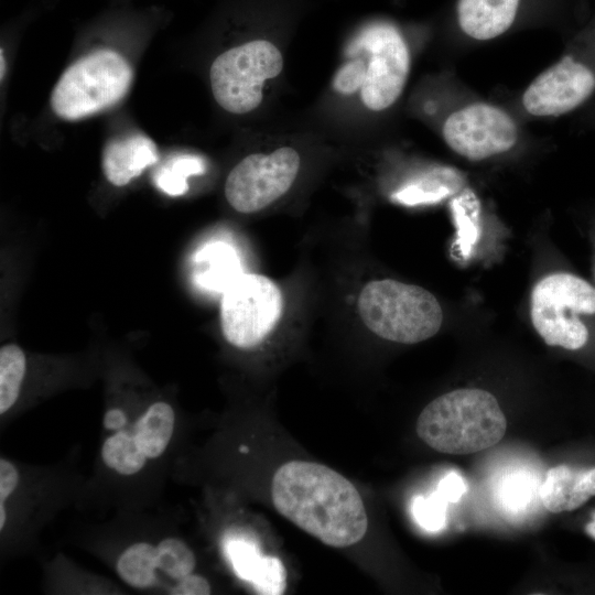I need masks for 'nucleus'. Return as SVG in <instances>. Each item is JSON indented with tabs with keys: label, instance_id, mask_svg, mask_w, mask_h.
Listing matches in <instances>:
<instances>
[{
	"label": "nucleus",
	"instance_id": "nucleus-1",
	"mask_svg": "<svg viewBox=\"0 0 595 595\" xmlns=\"http://www.w3.org/2000/svg\"><path fill=\"white\" fill-rule=\"evenodd\" d=\"M271 498L279 513L326 545L350 547L367 532L358 490L326 465L306 461L281 465L271 482Z\"/></svg>",
	"mask_w": 595,
	"mask_h": 595
},
{
	"label": "nucleus",
	"instance_id": "nucleus-2",
	"mask_svg": "<svg viewBox=\"0 0 595 595\" xmlns=\"http://www.w3.org/2000/svg\"><path fill=\"white\" fill-rule=\"evenodd\" d=\"M436 117L442 140L456 154L479 162L513 151L524 139L518 117L469 90L456 77L444 83L440 100L424 105Z\"/></svg>",
	"mask_w": 595,
	"mask_h": 595
},
{
	"label": "nucleus",
	"instance_id": "nucleus-3",
	"mask_svg": "<svg viewBox=\"0 0 595 595\" xmlns=\"http://www.w3.org/2000/svg\"><path fill=\"white\" fill-rule=\"evenodd\" d=\"M507 420L490 392L464 388L431 401L416 421L418 436L433 450L464 455L486 450L505 435Z\"/></svg>",
	"mask_w": 595,
	"mask_h": 595
},
{
	"label": "nucleus",
	"instance_id": "nucleus-4",
	"mask_svg": "<svg viewBox=\"0 0 595 595\" xmlns=\"http://www.w3.org/2000/svg\"><path fill=\"white\" fill-rule=\"evenodd\" d=\"M594 94L595 12L580 24L559 60L523 89L518 109L527 118H558L584 107Z\"/></svg>",
	"mask_w": 595,
	"mask_h": 595
},
{
	"label": "nucleus",
	"instance_id": "nucleus-5",
	"mask_svg": "<svg viewBox=\"0 0 595 595\" xmlns=\"http://www.w3.org/2000/svg\"><path fill=\"white\" fill-rule=\"evenodd\" d=\"M357 305L369 331L400 344H416L434 336L443 321L442 307L431 292L392 279L367 283Z\"/></svg>",
	"mask_w": 595,
	"mask_h": 595
},
{
	"label": "nucleus",
	"instance_id": "nucleus-6",
	"mask_svg": "<svg viewBox=\"0 0 595 595\" xmlns=\"http://www.w3.org/2000/svg\"><path fill=\"white\" fill-rule=\"evenodd\" d=\"M133 71L113 50H96L69 65L56 82L50 98L53 112L75 121L119 102L129 91Z\"/></svg>",
	"mask_w": 595,
	"mask_h": 595
},
{
	"label": "nucleus",
	"instance_id": "nucleus-7",
	"mask_svg": "<svg viewBox=\"0 0 595 595\" xmlns=\"http://www.w3.org/2000/svg\"><path fill=\"white\" fill-rule=\"evenodd\" d=\"M595 314V288L585 279L552 273L541 279L531 293V322L544 343L567 350L583 348L588 328L581 315Z\"/></svg>",
	"mask_w": 595,
	"mask_h": 595
},
{
	"label": "nucleus",
	"instance_id": "nucleus-8",
	"mask_svg": "<svg viewBox=\"0 0 595 595\" xmlns=\"http://www.w3.org/2000/svg\"><path fill=\"white\" fill-rule=\"evenodd\" d=\"M365 61L360 98L365 107L382 111L403 93L411 71L412 53L405 32L397 22L377 19L366 23L351 46Z\"/></svg>",
	"mask_w": 595,
	"mask_h": 595
},
{
	"label": "nucleus",
	"instance_id": "nucleus-9",
	"mask_svg": "<svg viewBox=\"0 0 595 595\" xmlns=\"http://www.w3.org/2000/svg\"><path fill=\"white\" fill-rule=\"evenodd\" d=\"M283 68V56L269 40L256 39L232 46L212 63L209 82L216 102L226 111L242 115L259 107L263 86Z\"/></svg>",
	"mask_w": 595,
	"mask_h": 595
},
{
	"label": "nucleus",
	"instance_id": "nucleus-10",
	"mask_svg": "<svg viewBox=\"0 0 595 595\" xmlns=\"http://www.w3.org/2000/svg\"><path fill=\"white\" fill-rule=\"evenodd\" d=\"M569 15L581 24L578 0H455V32L470 42H488L510 32L562 22Z\"/></svg>",
	"mask_w": 595,
	"mask_h": 595
},
{
	"label": "nucleus",
	"instance_id": "nucleus-11",
	"mask_svg": "<svg viewBox=\"0 0 595 595\" xmlns=\"http://www.w3.org/2000/svg\"><path fill=\"white\" fill-rule=\"evenodd\" d=\"M281 312L278 285L266 275L244 272L223 292V334L238 348L255 347L272 332Z\"/></svg>",
	"mask_w": 595,
	"mask_h": 595
},
{
	"label": "nucleus",
	"instance_id": "nucleus-12",
	"mask_svg": "<svg viewBox=\"0 0 595 595\" xmlns=\"http://www.w3.org/2000/svg\"><path fill=\"white\" fill-rule=\"evenodd\" d=\"M299 169L300 155L290 147L249 154L229 172L225 183L226 199L239 213L259 212L290 190Z\"/></svg>",
	"mask_w": 595,
	"mask_h": 595
},
{
	"label": "nucleus",
	"instance_id": "nucleus-13",
	"mask_svg": "<svg viewBox=\"0 0 595 595\" xmlns=\"http://www.w3.org/2000/svg\"><path fill=\"white\" fill-rule=\"evenodd\" d=\"M174 423V411L169 403H152L131 428L116 431L105 440L104 464L123 476L138 474L148 459H155L165 452Z\"/></svg>",
	"mask_w": 595,
	"mask_h": 595
},
{
	"label": "nucleus",
	"instance_id": "nucleus-14",
	"mask_svg": "<svg viewBox=\"0 0 595 595\" xmlns=\"http://www.w3.org/2000/svg\"><path fill=\"white\" fill-rule=\"evenodd\" d=\"M159 159L156 144L144 134L109 140L101 154L104 175L115 186H125Z\"/></svg>",
	"mask_w": 595,
	"mask_h": 595
},
{
	"label": "nucleus",
	"instance_id": "nucleus-15",
	"mask_svg": "<svg viewBox=\"0 0 595 595\" xmlns=\"http://www.w3.org/2000/svg\"><path fill=\"white\" fill-rule=\"evenodd\" d=\"M226 550L238 576L252 583L258 594H283L286 571L279 558L263 555L259 547L245 539L229 541Z\"/></svg>",
	"mask_w": 595,
	"mask_h": 595
},
{
	"label": "nucleus",
	"instance_id": "nucleus-16",
	"mask_svg": "<svg viewBox=\"0 0 595 595\" xmlns=\"http://www.w3.org/2000/svg\"><path fill=\"white\" fill-rule=\"evenodd\" d=\"M595 497V467L574 469L558 465L548 470L540 487V499L552 513L572 511Z\"/></svg>",
	"mask_w": 595,
	"mask_h": 595
},
{
	"label": "nucleus",
	"instance_id": "nucleus-17",
	"mask_svg": "<svg viewBox=\"0 0 595 595\" xmlns=\"http://www.w3.org/2000/svg\"><path fill=\"white\" fill-rule=\"evenodd\" d=\"M242 273L237 251L221 240L205 244L192 260L194 282L209 292L223 293Z\"/></svg>",
	"mask_w": 595,
	"mask_h": 595
},
{
	"label": "nucleus",
	"instance_id": "nucleus-18",
	"mask_svg": "<svg viewBox=\"0 0 595 595\" xmlns=\"http://www.w3.org/2000/svg\"><path fill=\"white\" fill-rule=\"evenodd\" d=\"M158 549L148 542L129 545L119 555L116 564L120 578L129 586L145 589L156 582Z\"/></svg>",
	"mask_w": 595,
	"mask_h": 595
},
{
	"label": "nucleus",
	"instance_id": "nucleus-19",
	"mask_svg": "<svg viewBox=\"0 0 595 595\" xmlns=\"http://www.w3.org/2000/svg\"><path fill=\"white\" fill-rule=\"evenodd\" d=\"M26 369L23 350L15 344L0 349V413H7L17 402Z\"/></svg>",
	"mask_w": 595,
	"mask_h": 595
},
{
	"label": "nucleus",
	"instance_id": "nucleus-20",
	"mask_svg": "<svg viewBox=\"0 0 595 595\" xmlns=\"http://www.w3.org/2000/svg\"><path fill=\"white\" fill-rule=\"evenodd\" d=\"M205 164L194 155H178L162 165L153 177L155 186L170 196H180L187 192V178L203 173Z\"/></svg>",
	"mask_w": 595,
	"mask_h": 595
},
{
	"label": "nucleus",
	"instance_id": "nucleus-21",
	"mask_svg": "<svg viewBox=\"0 0 595 595\" xmlns=\"http://www.w3.org/2000/svg\"><path fill=\"white\" fill-rule=\"evenodd\" d=\"M158 570L175 582L194 572L196 558L181 539L167 537L158 544Z\"/></svg>",
	"mask_w": 595,
	"mask_h": 595
},
{
	"label": "nucleus",
	"instance_id": "nucleus-22",
	"mask_svg": "<svg viewBox=\"0 0 595 595\" xmlns=\"http://www.w3.org/2000/svg\"><path fill=\"white\" fill-rule=\"evenodd\" d=\"M446 505L436 491L429 497L415 496L411 502L414 521L429 532H437L446 524Z\"/></svg>",
	"mask_w": 595,
	"mask_h": 595
},
{
	"label": "nucleus",
	"instance_id": "nucleus-23",
	"mask_svg": "<svg viewBox=\"0 0 595 595\" xmlns=\"http://www.w3.org/2000/svg\"><path fill=\"white\" fill-rule=\"evenodd\" d=\"M365 77V61L358 55L347 60L335 73L333 89L343 95H351L360 90Z\"/></svg>",
	"mask_w": 595,
	"mask_h": 595
},
{
	"label": "nucleus",
	"instance_id": "nucleus-24",
	"mask_svg": "<svg viewBox=\"0 0 595 595\" xmlns=\"http://www.w3.org/2000/svg\"><path fill=\"white\" fill-rule=\"evenodd\" d=\"M500 496L507 509L517 511L526 507L531 497V485L528 477L519 474L508 477L502 485Z\"/></svg>",
	"mask_w": 595,
	"mask_h": 595
},
{
	"label": "nucleus",
	"instance_id": "nucleus-25",
	"mask_svg": "<svg viewBox=\"0 0 595 595\" xmlns=\"http://www.w3.org/2000/svg\"><path fill=\"white\" fill-rule=\"evenodd\" d=\"M170 593L173 595H207L210 594V585L205 577L191 573L176 581Z\"/></svg>",
	"mask_w": 595,
	"mask_h": 595
},
{
	"label": "nucleus",
	"instance_id": "nucleus-26",
	"mask_svg": "<svg viewBox=\"0 0 595 595\" xmlns=\"http://www.w3.org/2000/svg\"><path fill=\"white\" fill-rule=\"evenodd\" d=\"M467 486L457 473L446 474L439 483L436 493L447 502H456L466 491Z\"/></svg>",
	"mask_w": 595,
	"mask_h": 595
},
{
	"label": "nucleus",
	"instance_id": "nucleus-27",
	"mask_svg": "<svg viewBox=\"0 0 595 595\" xmlns=\"http://www.w3.org/2000/svg\"><path fill=\"white\" fill-rule=\"evenodd\" d=\"M20 473L17 466L7 458H0V502L7 501L18 487Z\"/></svg>",
	"mask_w": 595,
	"mask_h": 595
},
{
	"label": "nucleus",
	"instance_id": "nucleus-28",
	"mask_svg": "<svg viewBox=\"0 0 595 595\" xmlns=\"http://www.w3.org/2000/svg\"><path fill=\"white\" fill-rule=\"evenodd\" d=\"M127 423H128V418L126 413L118 408H112L108 410L105 413L104 420H102V424L105 429L110 430V431L122 430L127 426Z\"/></svg>",
	"mask_w": 595,
	"mask_h": 595
},
{
	"label": "nucleus",
	"instance_id": "nucleus-29",
	"mask_svg": "<svg viewBox=\"0 0 595 595\" xmlns=\"http://www.w3.org/2000/svg\"><path fill=\"white\" fill-rule=\"evenodd\" d=\"M582 119L585 125L595 129V104L586 106Z\"/></svg>",
	"mask_w": 595,
	"mask_h": 595
},
{
	"label": "nucleus",
	"instance_id": "nucleus-30",
	"mask_svg": "<svg viewBox=\"0 0 595 595\" xmlns=\"http://www.w3.org/2000/svg\"><path fill=\"white\" fill-rule=\"evenodd\" d=\"M585 532L588 537L595 540V511L591 516V520L585 524Z\"/></svg>",
	"mask_w": 595,
	"mask_h": 595
},
{
	"label": "nucleus",
	"instance_id": "nucleus-31",
	"mask_svg": "<svg viewBox=\"0 0 595 595\" xmlns=\"http://www.w3.org/2000/svg\"><path fill=\"white\" fill-rule=\"evenodd\" d=\"M578 1H580L581 19L584 21L589 15V13H588V0H578Z\"/></svg>",
	"mask_w": 595,
	"mask_h": 595
},
{
	"label": "nucleus",
	"instance_id": "nucleus-32",
	"mask_svg": "<svg viewBox=\"0 0 595 595\" xmlns=\"http://www.w3.org/2000/svg\"><path fill=\"white\" fill-rule=\"evenodd\" d=\"M7 521V510L4 502H0V530L2 531Z\"/></svg>",
	"mask_w": 595,
	"mask_h": 595
},
{
	"label": "nucleus",
	"instance_id": "nucleus-33",
	"mask_svg": "<svg viewBox=\"0 0 595 595\" xmlns=\"http://www.w3.org/2000/svg\"><path fill=\"white\" fill-rule=\"evenodd\" d=\"M3 74H4L3 52L1 51V77H3Z\"/></svg>",
	"mask_w": 595,
	"mask_h": 595
}]
</instances>
